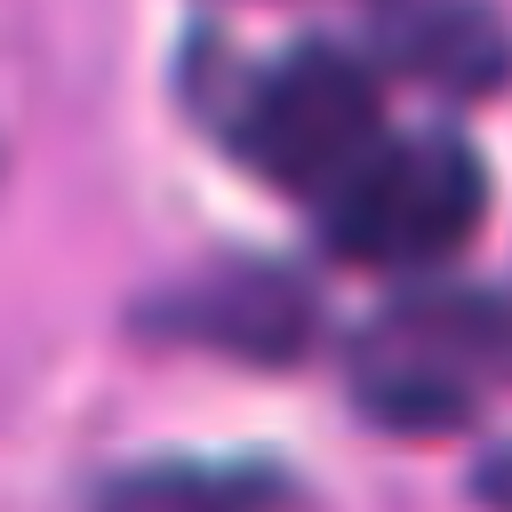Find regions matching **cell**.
<instances>
[{"instance_id":"obj_3","label":"cell","mask_w":512,"mask_h":512,"mask_svg":"<svg viewBox=\"0 0 512 512\" xmlns=\"http://www.w3.org/2000/svg\"><path fill=\"white\" fill-rule=\"evenodd\" d=\"M488 168L464 136H384L336 192H320V240L352 264H432L472 240Z\"/></svg>"},{"instance_id":"obj_6","label":"cell","mask_w":512,"mask_h":512,"mask_svg":"<svg viewBox=\"0 0 512 512\" xmlns=\"http://www.w3.org/2000/svg\"><path fill=\"white\" fill-rule=\"evenodd\" d=\"M288 480L272 464H192V456H168V464H136L120 472L96 512H280Z\"/></svg>"},{"instance_id":"obj_4","label":"cell","mask_w":512,"mask_h":512,"mask_svg":"<svg viewBox=\"0 0 512 512\" xmlns=\"http://www.w3.org/2000/svg\"><path fill=\"white\" fill-rule=\"evenodd\" d=\"M160 336H192V344H224V352H256V360H280V352H304L312 336V296L304 280L288 272H264V264H224L176 296L152 304Z\"/></svg>"},{"instance_id":"obj_7","label":"cell","mask_w":512,"mask_h":512,"mask_svg":"<svg viewBox=\"0 0 512 512\" xmlns=\"http://www.w3.org/2000/svg\"><path fill=\"white\" fill-rule=\"evenodd\" d=\"M488 488H496V496L512 504V464H504V472H488Z\"/></svg>"},{"instance_id":"obj_1","label":"cell","mask_w":512,"mask_h":512,"mask_svg":"<svg viewBox=\"0 0 512 512\" xmlns=\"http://www.w3.org/2000/svg\"><path fill=\"white\" fill-rule=\"evenodd\" d=\"M352 392L400 432L464 424L488 392H512V296L424 288L384 304L352 344Z\"/></svg>"},{"instance_id":"obj_2","label":"cell","mask_w":512,"mask_h":512,"mask_svg":"<svg viewBox=\"0 0 512 512\" xmlns=\"http://www.w3.org/2000/svg\"><path fill=\"white\" fill-rule=\"evenodd\" d=\"M224 136L264 184L320 200L384 144V96H376V72L360 56L304 40L240 88V104L224 112Z\"/></svg>"},{"instance_id":"obj_5","label":"cell","mask_w":512,"mask_h":512,"mask_svg":"<svg viewBox=\"0 0 512 512\" xmlns=\"http://www.w3.org/2000/svg\"><path fill=\"white\" fill-rule=\"evenodd\" d=\"M384 56L432 88H456V96L512 80V32L480 0H416V8L384 16Z\"/></svg>"}]
</instances>
